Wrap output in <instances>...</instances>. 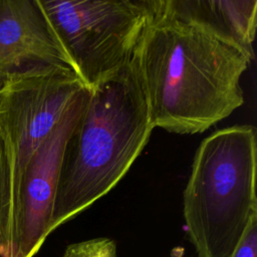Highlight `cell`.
<instances>
[{
	"label": "cell",
	"instance_id": "obj_1",
	"mask_svg": "<svg viewBox=\"0 0 257 257\" xmlns=\"http://www.w3.org/2000/svg\"><path fill=\"white\" fill-rule=\"evenodd\" d=\"M253 58L167 0H151L132 61L154 128L200 134L229 116L244 103L240 80Z\"/></svg>",
	"mask_w": 257,
	"mask_h": 257
},
{
	"label": "cell",
	"instance_id": "obj_2",
	"mask_svg": "<svg viewBox=\"0 0 257 257\" xmlns=\"http://www.w3.org/2000/svg\"><path fill=\"white\" fill-rule=\"evenodd\" d=\"M153 130L132 60L87 88L84 106L63 150L52 232L115 187Z\"/></svg>",
	"mask_w": 257,
	"mask_h": 257
},
{
	"label": "cell",
	"instance_id": "obj_3",
	"mask_svg": "<svg viewBox=\"0 0 257 257\" xmlns=\"http://www.w3.org/2000/svg\"><path fill=\"white\" fill-rule=\"evenodd\" d=\"M256 128L235 124L199 145L183 194L189 240L198 257H229L257 217Z\"/></svg>",
	"mask_w": 257,
	"mask_h": 257
},
{
	"label": "cell",
	"instance_id": "obj_4",
	"mask_svg": "<svg viewBox=\"0 0 257 257\" xmlns=\"http://www.w3.org/2000/svg\"><path fill=\"white\" fill-rule=\"evenodd\" d=\"M73 71L90 88L132 58L151 0H39Z\"/></svg>",
	"mask_w": 257,
	"mask_h": 257
},
{
	"label": "cell",
	"instance_id": "obj_5",
	"mask_svg": "<svg viewBox=\"0 0 257 257\" xmlns=\"http://www.w3.org/2000/svg\"><path fill=\"white\" fill-rule=\"evenodd\" d=\"M86 88L70 67L47 66L0 91V127L13 162L14 199L30 157Z\"/></svg>",
	"mask_w": 257,
	"mask_h": 257
},
{
	"label": "cell",
	"instance_id": "obj_6",
	"mask_svg": "<svg viewBox=\"0 0 257 257\" xmlns=\"http://www.w3.org/2000/svg\"><path fill=\"white\" fill-rule=\"evenodd\" d=\"M87 97L84 89L30 157L14 199L9 257H33L52 233L53 207L66 141Z\"/></svg>",
	"mask_w": 257,
	"mask_h": 257
},
{
	"label": "cell",
	"instance_id": "obj_7",
	"mask_svg": "<svg viewBox=\"0 0 257 257\" xmlns=\"http://www.w3.org/2000/svg\"><path fill=\"white\" fill-rule=\"evenodd\" d=\"M47 66L72 69L39 0H0V91Z\"/></svg>",
	"mask_w": 257,
	"mask_h": 257
},
{
	"label": "cell",
	"instance_id": "obj_8",
	"mask_svg": "<svg viewBox=\"0 0 257 257\" xmlns=\"http://www.w3.org/2000/svg\"><path fill=\"white\" fill-rule=\"evenodd\" d=\"M169 6L231 38L250 53L257 24L256 0H167Z\"/></svg>",
	"mask_w": 257,
	"mask_h": 257
},
{
	"label": "cell",
	"instance_id": "obj_9",
	"mask_svg": "<svg viewBox=\"0 0 257 257\" xmlns=\"http://www.w3.org/2000/svg\"><path fill=\"white\" fill-rule=\"evenodd\" d=\"M14 172L7 139L0 127V255L9 257L13 227Z\"/></svg>",
	"mask_w": 257,
	"mask_h": 257
},
{
	"label": "cell",
	"instance_id": "obj_10",
	"mask_svg": "<svg viewBox=\"0 0 257 257\" xmlns=\"http://www.w3.org/2000/svg\"><path fill=\"white\" fill-rule=\"evenodd\" d=\"M229 257H257V217L251 220Z\"/></svg>",
	"mask_w": 257,
	"mask_h": 257
},
{
	"label": "cell",
	"instance_id": "obj_11",
	"mask_svg": "<svg viewBox=\"0 0 257 257\" xmlns=\"http://www.w3.org/2000/svg\"><path fill=\"white\" fill-rule=\"evenodd\" d=\"M0 257H1V255H0Z\"/></svg>",
	"mask_w": 257,
	"mask_h": 257
}]
</instances>
